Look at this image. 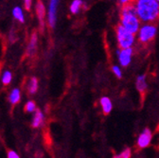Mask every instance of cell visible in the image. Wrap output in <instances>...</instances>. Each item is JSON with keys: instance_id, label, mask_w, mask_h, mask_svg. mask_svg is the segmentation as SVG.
I'll use <instances>...</instances> for the list:
<instances>
[{"instance_id": "1", "label": "cell", "mask_w": 159, "mask_h": 158, "mask_svg": "<svg viewBox=\"0 0 159 158\" xmlns=\"http://www.w3.org/2000/svg\"><path fill=\"white\" fill-rule=\"evenodd\" d=\"M135 12L141 23H156L159 21V2L157 0H134Z\"/></svg>"}, {"instance_id": "2", "label": "cell", "mask_w": 159, "mask_h": 158, "mask_svg": "<svg viewBox=\"0 0 159 158\" xmlns=\"http://www.w3.org/2000/svg\"><path fill=\"white\" fill-rule=\"evenodd\" d=\"M119 24L130 32L134 34L137 33L142 23L135 12L134 3L121 6L119 11Z\"/></svg>"}, {"instance_id": "3", "label": "cell", "mask_w": 159, "mask_h": 158, "mask_svg": "<svg viewBox=\"0 0 159 158\" xmlns=\"http://www.w3.org/2000/svg\"><path fill=\"white\" fill-rule=\"evenodd\" d=\"M116 40L118 48H129L134 47L136 42L135 34L127 30L120 24H118L115 29Z\"/></svg>"}, {"instance_id": "4", "label": "cell", "mask_w": 159, "mask_h": 158, "mask_svg": "<svg viewBox=\"0 0 159 158\" xmlns=\"http://www.w3.org/2000/svg\"><path fill=\"white\" fill-rule=\"evenodd\" d=\"M157 34V27L154 23H142L139 28L136 35L137 42L142 45H149L151 44Z\"/></svg>"}, {"instance_id": "5", "label": "cell", "mask_w": 159, "mask_h": 158, "mask_svg": "<svg viewBox=\"0 0 159 158\" xmlns=\"http://www.w3.org/2000/svg\"><path fill=\"white\" fill-rule=\"evenodd\" d=\"M134 53V47L118 48L116 50V55H117V60H118L119 65H120L121 67L129 66L132 63Z\"/></svg>"}, {"instance_id": "6", "label": "cell", "mask_w": 159, "mask_h": 158, "mask_svg": "<svg viewBox=\"0 0 159 158\" xmlns=\"http://www.w3.org/2000/svg\"><path fill=\"white\" fill-rule=\"evenodd\" d=\"M60 0H49L48 7V15H47V21L48 26L53 29L57 23V11L59 7Z\"/></svg>"}, {"instance_id": "7", "label": "cell", "mask_w": 159, "mask_h": 158, "mask_svg": "<svg viewBox=\"0 0 159 158\" xmlns=\"http://www.w3.org/2000/svg\"><path fill=\"white\" fill-rule=\"evenodd\" d=\"M152 139V133L150 129L146 128L138 134L136 139V147L139 150L146 149L151 145Z\"/></svg>"}, {"instance_id": "8", "label": "cell", "mask_w": 159, "mask_h": 158, "mask_svg": "<svg viewBox=\"0 0 159 158\" xmlns=\"http://www.w3.org/2000/svg\"><path fill=\"white\" fill-rule=\"evenodd\" d=\"M135 88L139 94L145 95L148 90V82H147V76L145 74L138 75L135 80Z\"/></svg>"}, {"instance_id": "9", "label": "cell", "mask_w": 159, "mask_h": 158, "mask_svg": "<svg viewBox=\"0 0 159 158\" xmlns=\"http://www.w3.org/2000/svg\"><path fill=\"white\" fill-rule=\"evenodd\" d=\"M35 9H36V14L38 17L40 26L43 28L45 26V20H46V6L42 0H39L37 2Z\"/></svg>"}, {"instance_id": "10", "label": "cell", "mask_w": 159, "mask_h": 158, "mask_svg": "<svg viewBox=\"0 0 159 158\" xmlns=\"http://www.w3.org/2000/svg\"><path fill=\"white\" fill-rule=\"evenodd\" d=\"M99 105H101L103 115H109L113 110V102L109 97L103 96L99 98Z\"/></svg>"}, {"instance_id": "11", "label": "cell", "mask_w": 159, "mask_h": 158, "mask_svg": "<svg viewBox=\"0 0 159 158\" xmlns=\"http://www.w3.org/2000/svg\"><path fill=\"white\" fill-rule=\"evenodd\" d=\"M44 122H45V115H44V113L41 110H36L34 112L32 120H31L32 128L38 129L41 126H43Z\"/></svg>"}, {"instance_id": "12", "label": "cell", "mask_w": 159, "mask_h": 158, "mask_svg": "<svg viewBox=\"0 0 159 158\" xmlns=\"http://www.w3.org/2000/svg\"><path fill=\"white\" fill-rule=\"evenodd\" d=\"M37 42H38V36L36 32H33L30 36V42L27 47V54L29 56H33L37 50Z\"/></svg>"}, {"instance_id": "13", "label": "cell", "mask_w": 159, "mask_h": 158, "mask_svg": "<svg viewBox=\"0 0 159 158\" xmlns=\"http://www.w3.org/2000/svg\"><path fill=\"white\" fill-rule=\"evenodd\" d=\"M84 8V2L83 0H73L69 6V11L71 14H78Z\"/></svg>"}, {"instance_id": "14", "label": "cell", "mask_w": 159, "mask_h": 158, "mask_svg": "<svg viewBox=\"0 0 159 158\" xmlns=\"http://www.w3.org/2000/svg\"><path fill=\"white\" fill-rule=\"evenodd\" d=\"M21 100V91L19 88H13L9 95V102L11 104L15 105Z\"/></svg>"}, {"instance_id": "15", "label": "cell", "mask_w": 159, "mask_h": 158, "mask_svg": "<svg viewBox=\"0 0 159 158\" xmlns=\"http://www.w3.org/2000/svg\"><path fill=\"white\" fill-rule=\"evenodd\" d=\"M12 16L15 20H17L19 23H24L25 22V15L22 8L20 7H14L12 10Z\"/></svg>"}, {"instance_id": "16", "label": "cell", "mask_w": 159, "mask_h": 158, "mask_svg": "<svg viewBox=\"0 0 159 158\" xmlns=\"http://www.w3.org/2000/svg\"><path fill=\"white\" fill-rule=\"evenodd\" d=\"M38 87H39V83H38L37 78H35V77L30 78L28 83V92L30 94L33 95L37 92Z\"/></svg>"}, {"instance_id": "17", "label": "cell", "mask_w": 159, "mask_h": 158, "mask_svg": "<svg viewBox=\"0 0 159 158\" xmlns=\"http://www.w3.org/2000/svg\"><path fill=\"white\" fill-rule=\"evenodd\" d=\"M11 80H12V74L11 71L9 70H6L2 73L1 75V82L4 85H8L11 83Z\"/></svg>"}, {"instance_id": "18", "label": "cell", "mask_w": 159, "mask_h": 158, "mask_svg": "<svg viewBox=\"0 0 159 158\" xmlns=\"http://www.w3.org/2000/svg\"><path fill=\"white\" fill-rule=\"evenodd\" d=\"M111 70H112L113 74H114L117 79H121V78H122V76H123V72H122L121 67L119 66V65H112Z\"/></svg>"}, {"instance_id": "19", "label": "cell", "mask_w": 159, "mask_h": 158, "mask_svg": "<svg viewBox=\"0 0 159 158\" xmlns=\"http://www.w3.org/2000/svg\"><path fill=\"white\" fill-rule=\"evenodd\" d=\"M132 156V149L131 148H125L124 150H122L119 154L116 155L115 157L116 158H130Z\"/></svg>"}, {"instance_id": "20", "label": "cell", "mask_w": 159, "mask_h": 158, "mask_svg": "<svg viewBox=\"0 0 159 158\" xmlns=\"http://www.w3.org/2000/svg\"><path fill=\"white\" fill-rule=\"evenodd\" d=\"M37 110V107H36V103L32 101H29L26 105H25V111L27 113H30V114H32L34 113L35 111Z\"/></svg>"}, {"instance_id": "21", "label": "cell", "mask_w": 159, "mask_h": 158, "mask_svg": "<svg viewBox=\"0 0 159 158\" xmlns=\"http://www.w3.org/2000/svg\"><path fill=\"white\" fill-rule=\"evenodd\" d=\"M7 157L8 158H19V154L15 151H9L7 152Z\"/></svg>"}, {"instance_id": "22", "label": "cell", "mask_w": 159, "mask_h": 158, "mask_svg": "<svg viewBox=\"0 0 159 158\" xmlns=\"http://www.w3.org/2000/svg\"><path fill=\"white\" fill-rule=\"evenodd\" d=\"M31 4H32V0H24V7L27 11L30 10Z\"/></svg>"}, {"instance_id": "23", "label": "cell", "mask_w": 159, "mask_h": 158, "mask_svg": "<svg viewBox=\"0 0 159 158\" xmlns=\"http://www.w3.org/2000/svg\"><path fill=\"white\" fill-rule=\"evenodd\" d=\"M119 4H120L121 6L123 5H126V4H129V3H133L134 0H118Z\"/></svg>"}, {"instance_id": "24", "label": "cell", "mask_w": 159, "mask_h": 158, "mask_svg": "<svg viewBox=\"0 0 159 158\" xmlns=\"http://www.w3.org/2000/svg\"><path fill=\"white\" fill-rule=\"evenodd\" d=\"M157 1H158V2H159V0H157Z\"/></svg>"}, {"instance_id": "25", "label": "cell", "mask_w": 159, "mask_h": 158, "mask_svg": "<svg viewBox=\"0 0 159 158\" xmlns=\"http://www.w3.org/2000/svg\"></svg>"}]
</instances>
